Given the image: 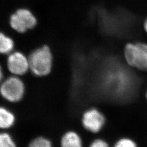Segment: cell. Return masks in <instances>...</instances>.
<instances>
[{
	"label": "cell",
	"instance_id": "30bf717a",
	"mask_svg": "<svg viewBox=\"0 0 147 147\" xmlns=\"http://www.w3.org/2000/svg\"><path fill=\"white\" fill-rule=\"evenodd\" d=\"M0 147H16L11 135L5 132H0Z\"/></svg>",
	"mask_w": 147,
	"mask_h": 147
},
{
	"label": "cell",
	"instance_id": "8992f818",
	"mask_svg": "<svg viewBox=\"0 0 147 147\" xmlns=\"http://www.w3.org/2000/svg\"><path fill=\"white\" fill-rule=\"evenodd\" d=\"M9 70L16 75H22L26 73L29 67L28 59L21 53H13L9 56L7 61Z\"/></svg>",
	"mask_w": 147,
	"mask_h": 147
},
{
	"label": "cell",
	"instance_id": "4fadbf2b",
	"mask_svg": "<svg viewBox=\"0 0 147 147\" xmlns=\"http://www.w3.org/2000/svg\"><path fill=\"white\" fill-rule=\"evenodd\" d=\"M90 147H109V146L105 141L101 140H97L92 143Z\"/></svg>",
	"mask_w": 147,
	"mask_h": 147
},
{
	"label": "cell",
	"instance_id": "6da1fadb",
	"mask_svg": "<svg viewBox=\"0 0 147 147\" xmlns=\"http://www.w3.org/2000/svg\"><path fill=\"white\" fill-rule=\"evenodd\" d=\"M29 67L32 73L43 76L50 73L53 65V56L49 47L44 46L34 51L28 59Z\"/></svg>",
	"mask_w": 147,
	"mask_h": 147
},
{
	"label": "cell",
	"instance_id": "2e32d148",
	"mask_svg": "<svg viewBox=\"0 0 147 147\" xmlns=\"http://www.w3.org/2000/svg\"></svg>",
	"mask_w": 147,
	"mask_h": 147
},
{
	"label": "cell",
	"instance_id": "9a60e30c",
	"mask_svg": "<svg viewBox=\"0 0 147 147\" xmlns=\"http://www.w3.org/2000/svg\"><path fill=\"white\" fill-rule=\"evenodd\" d=\"M144 28L145 31H146L147 33V19H146V20L145 21V22H144Z\"/></svg>",
	"mask_w": 147,
	"mask_h": 147
},
{
	"label": "cell",
	"instance_id": "5bb4252c",
	"mask_svg": "<svg viewBox=\"0 0 147 147\" xmlns=\"http://www.w3.org/2000/svg\"><path fill=\"white\" fill-rule=\"evenodd\" d=\"M3 77V73H2V68L0 66V82L1 81V80L2 79Z\"/></svg>",
	"mask_w": 147,
	"mask_h": 147
},
{
	"label": "cell",
	"instance_id": "5b68a950",
	"mask_svg": "<svg viewBox=\"0 0 147 147\" xmlns=\"http://www.w3.org/2000/svg\"><path fill=\"white\" fill-rule=\"evenodd\" d=\"M82 124L87 130L96 133L104 126L105 118L99 111L91 109L84 113L82 118Z\"/></svg>",
	"mask_w": 147,
	"mask_h": 147
},
{
	"label": "cell",
	"instance_id": "9c48e42d",
	"mask_svg": "<svg viewBox=\"0 0 147 147\" xmlns=\"http://www.w3.org/2000/svg\"><path fill=\"white\" fill-rule=\"evenodd\" d=\"M14 47V42L9 37L5 36L2 33H0V53H10Z\"/></svg>",
	"mask_w": 147,
	"mask_h": 147
},
{
	"label": "cell",
	"instance_id": "277c9868",
	"mask_svg": "<svg viewBox=\"0 0 147 147\" xmlns=\"http://www.w3.org/2000/svg\"><path fill=\"white\" fill-rule=\"evenodd\" d=\"M10 24L11 27L20 33L31 29L37 24V20L31 12L26 9L16 11L11 16Z\"/></svg>",
	"mask_w": 147,
	"mask_h": 147
},
{
	"label": "cell",
	"instance_id": "7a4b0ae2",
	"mask_svg": "<svg viewBox=\"0 0 147 147\" xmlns=\"http://www.w3.org/2000/svg\"><path fill=\"white\" fill-rule=\"evenodd\" d=\"M124 57L127 63L133 68L147 70V44L129 43L124 49Z\"/></svg>",
	"mask_w": 147,
	"mask_h": 147
},
{
	"label": "cell",
	"instance_id": "3957f363",
	"mask_svg": "<svg viewBox=\"0 0 147 147\" xmlns=\"http://www.w3.org/2000/svg\"><path fill=\"white\" fill-rule=\"evenodd\" d=\"M25 85L18 77L13 76L5 80L0 86V94L5 100L16 102L22 99L25 93Z\"/></svg>",
	"mask_w": 147,
	"mask_h": 147
},
{
	"label": "cell",
	"instance_id": "52a82bcc",
	"mask_svg": "<svg viewBox=\"0 0 147 147\" xmlns=\"http://www.w3.org/2000/svg\"><path fill=\"white\" fill-rule=\"evenodd\" d=\"M16 118L11 111L4 107L0 106V129H7L13 126Z\"/></svg>",
	"mask_w": 147,
	"mask_h": 147
},
{
	"label": "cell",
	"instance_id": "ba28073f",
	"mask_svg": "<svg viewBox=\"0 0 147 147\" xmlns=\"http://www.w3.org/2000/svg\"><path fill=\"white\" fill-rule=\"evenodd\" d=\"M62 147H82L81 138L76 133L73 131L66 133L61 141Z\"/></svg>",
	"mask_w": 147,
	"mask_h": 147
},
{
	"label": "cell",
	"instance_id": "8fae6325",
	"mask_svg": "<svg viewBox=\"0 0 147 147\" xmlns=\"http://www.w3.org/2000/svg\"><path fill=\"white\" fill-rule=\"evenodd\" d=\"M28 147H52V145L47 138L38 137L32 141Z\"/></svg>",
	"mask_w": 147,
	"mask_h": 147
},
{
	"label": "cell",
	"instance_id": "7c38bea8",
	"mask_svg": "<svg viewBox=\"0 0 147 147\" xmlns=\"http://www.w3.org/2000/svg\"><path fill=\"white\" fill-rule=\"evenodd\" d=\"M115 147H136V144L131 140L123 138L116 143Z\"/></svg>",
	"mask_w": 147,
	"mask_h": 147
}]
</instances>
